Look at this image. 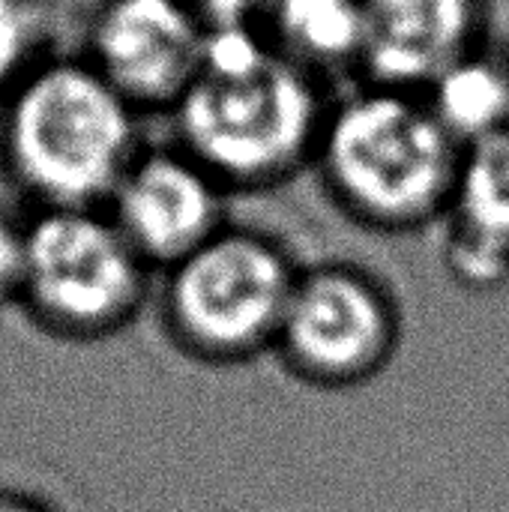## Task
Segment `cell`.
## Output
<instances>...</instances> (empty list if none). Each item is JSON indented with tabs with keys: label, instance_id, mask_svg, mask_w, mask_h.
<instances>
[{
	"label": "cell",
	"instance_id": "1",
	"mask_svg": "<svg viewBox=\"0 0 509 512\" xmlns=\"http://www.w3.org/2000/svg\"><path fill=\"white\" fill-rule=\"evenodd\" d=\"M462 150L423 93L366 84L327 111L315 159L354 219L414 231L447 216Z\"/></svg>",
	"mask_w": 509,
	"mask_h": 512
},
{
	"label": "cell",
	"instance_id": "2",
	"mask_svg": "<svg viewBox=\"0 0 509 512\" xmlns=\"http://www.w3.org/2000/svg\"><path fill=\"white\" fill-rule=\"evenodd\" d=\"M135 114L90 60L36 63L6 96V165L42 210H93L141 153Z\"/></svg>",
	"mask_w": 509,
	"mask_h": 512
},
{
	"label": "cell",
	"instance_id": "3",
	"mask_svg": "<svg viewBox=\"0 0 509 512\" xmlns=\"http://www.w3.org/2000/svg\"><path fill=\"white\" fill-rule=\"evenodd\" d=\"M183 150L222 186L264 189L315 159L327 108L318 81L279 51L246 75H198L174 108Z\"/></svg>",
	"mask_w": 509,
	"mask_h": 512
},
{
	"label": "cell",
	"instance_id": "4",
	"mask_svg": "<svg viewBox=\"0 0 509 512\" xmlns=\"http://www.w3.org/2000/svg\"><path fill=\"white\" fill-rule=\"evenodd\" d=\"M297 276L273 240L222 228L171 267V327L189 351L207 360L252 357L279 342Z\"/></svg>",
	"mask_w": 509,
	"mask_h": 512
},
{
	"label": "cell",
	"instance_id": "5",
	"mask_svg": "<svg viewBox=\"0 0 509 512\" xmlns=\"http://www.w3.org/2000/svg\"><path fill=\"white\" fill-rule=\"evenodd\" d=\"M147 291V264L96 210H42L27 222L21 300L54 333L93 339L129 324Z\"/></svg>",
	"mask_w": 509,
	"mask_h": 512
},
{
	"label": "cell",
	"instance_id": "6",
	"mask_svg": "<svg viewBox=\"0 0 509 512\" xmlns=\"http://www.w3.org/2000/svg\"><path fill=\"white\" fill-rule=\"evenodd\" d=\"M276 345L318 384H357L387 363L396 345V312L366 273L318 267L297 276Z\"/></svg>",
	"mask_w": 509,
	"mask_h": 512
},
{
	"label": "cell",
	"instance_id": "7",
	"mask_svg": "<svg viewBox=\"0 0 509 512\" xmlns=\"http://www.w3.org/2000/svg\"><path fill=\"white\" fill-rule=\"evenodd\" d=\"M204 33L183 0H105L87 60L135 111L177 108L201 72Z\"/></svg>",
	"mask_w": 509,
	"mask_h": 512
},
{
	"label": "cell",
	"instance_id": "8",
	"mask_svg": "<svg viewBox=\"0 0 509 512\" xmlns=\"http://www.w3.org/2000/svg\"><path fill=\"white\" fill-rule=\"evenodd\" d=\"M222 183L186 150H141L111 192V222L147 267H177L225 228Z\"/></svg>",
	"mask_w": 509,
	"mask_h": 512
},
{
	"label": "cell",
	"instance_id": "9",
	"mask_svg": "<svg viewBox=\"0 0 509 512\" xmlns=\"http://www.w3.org/2000/svg\"><path fill=\"white\" fill-rule=\"evenodd\" d=\"M369 84L423 93L492 36V0H360Z\"/></svg>",
	"mask_w": 509,
	"mask_h": 512
},
{
	"label": "cell",
	"instance_id": "10",
	"mask_svg": "<svg viewBox=\"0 0 509 512\" xmlns=\"http://www.w3.org/2000/svg\"><path fill=\"white\" fill-rule=\"evenodd\" d=\"M447 255L456 276L489 285L509 273V129L462 150L447 207Z\"/></svg>",
	"mask_w": 509,
	"mask_h": 512
},
{
	"label": "cell",
	"instance_id": "11",
	"mask_svg": "<svg viewBox=\"0 0 509 512\" xmlns=\"http://www.w3.org/2000/svg\"><path fill=\"white\" fill-rule=\"evenodd\" d=\"M423 96L462 147L509 129V42L492 33L438 75Z\"/></svg>",
	"mask_w": 509,
	"mask_h": 512
},
{
	"label": "cell",
	"instance_id": "12",
	"mask_svg": "<svg viewBox=\"0 0 509 512\" xmlns=\"http://www.w3.org/2000/svg\"><path fill=\"white\" fill-rule=\"evenodd\" d=\"M267 21L276 51L306 72L360 66V0H270Z\"/></svg>",
	"mask_w": 509,
	"mask_h": 512
},
{
	"label": "cell",
	"instance_id": "13",
	"mask_svg": "<svg viewBox=\"0 0 509 512\" xmlns=\"http://www.w3.org/2000/svg\"><path fill=\"white\" fill-rule=\"evenodd\" d=\"M42 39V12L36 0H0V93H12L15 84L36 66V48Z\"/></svg>",
	"mask_w": 509,
	"mask_h": 512
},
{
	"label": "cell",
	"instance_id": "14",
	"mask_svg": "<svg viewBox=\"0 0 509 512\" xmlns=\"http://www.w3.org/2000/svg\"><path fill=\"white\" fill-rule=\"evenodd\" d=\"M27 267V225L0 210V306L21 300Z\"/></svg>",
	"mask_w": 509,
	"mask_h": 512
},
{
	"label": "cell",
	"instance_id": "15",
	"mask_svg": "<svg viewBox=\"0 0 509 512\" xmlns=\"http://www.w3.org/2000/svg\"><path fill=\"white\" fill-rule=\"evenodd\" d=\"M204 27L228 24H258V15H267L270 0H183Z\"/></svg>",
	"mask_w": 509,
	"mask_h": 512
},
{
	"label": "cell",
	"instance_id": "16",
	"mask_svg": "<svg viewBox=\"0 0 509 512\" xmlns=\"http://www.w3.org/2000/svg\"><path fill=\"white\" fill-rule=\"evenodd\" d=\"M0 512H45L39 504L21 498V495H9V492H0Z\"/></svg>",
	"mask_w": 509,
	"mask_h": 512
}]
</instances>
